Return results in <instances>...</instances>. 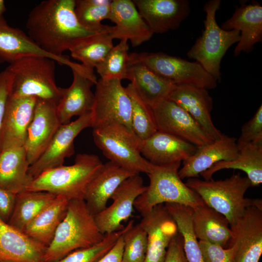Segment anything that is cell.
<instances>
[{"label": "cell", "mask_w": 262, "mask_h": 262, "mask_svg": "<svg viewBox=\"0 0 262 262\" xmlns=\"http://www.w3.org/2000/svg\"><path fill=\"white\" fill-rule=\"evenodd\" d=\"M75 5V0L40 2L29 14L26 24L28 35L45 51L62 56L78 41L98 33L79 22Z\"/></svg>", "instance_id": "6da1fadb"}, {"label": "cell", "mask_w": 262, "mask_h": 262, "mask_svg": "<svg viewBox=\"0 0 262 262\" xmlns=\"http://www.w3.org/2000/svg\"><path fill=\"white\" fill-rule=\"evenodd\" d=\"M103 237L84 200H69L66 214L46 248L44 262H55L75 250L97 244Z\"/></svg>", "instance_id": "7a4b0ae2"}, {"label": "cell", "mask_w": 262, "mask_h": 262, "mask_svg": "<svg viewBox=\"0 0 262 262\" xmlns=\"http://www.w3.org/2000/svg\"><path fill=\"white\" fill-rule=\"evenodd\" d=\"M103 164L93 154H78L74 164L49 169L33 179L27 191H44L68 200L83 199L87 187Z\"/></svg>", "instance_id": "3957f363"}, {"label": "cell", "mask_w": 262, "mask_h": 262, "mask_svg": "<svg viewBox=\"0 0 262 262\" xmlns=\"http://www.w3.org/2000/svg\"><path fill=\"white\" fill-rule=\"evenodd\" d=\"M185 184L206 205L225 216L230 227L242 216L248 207L252 206L253 199L245 197L251 186V182L246 176H242L239 173L223 180L189 178Z\"/></svg>", "instance_id": "277c9868"}, {"label": "cell", "mask_w": 262, "mask_h": 262, "mask_svg": "<svg viewBox=\"0 0 262 262\" xmlns=\"http://www.w3.org/2000/svg\"><path fill=\"white\" fill-rule=\"evenodd\" d=\"M55 61L40 56L19 60L6 67L12 76L10 96L35 97L56 105L63 94L55 80Z\"/></svg>", "instance_id": "5b68a950"}, {"label": "cell", "mask_w": 262, "mask_h": 262, "mask_svg": "<svg viewBox=\"0 0 262 262\" xmlns=\"http://www.w3.org/2000/svg\"><path fill=\"white\" fill-rule=\"evenodd\" d=\"M220 0H210L205 4L206 13L204 29L187 52L188 58L198 63L217 82L221 80L222 59L228 49L240 40V32L226 31L216 20V13L221 5Z\"/></svg>", "instance_id": "8992f818"}, {"label": "cell", "mask_w": 262, "mask_h": 262, "mask_svg": "<svg viewBox=\"0 0 262 262\" xmlns=\"http://www.w3.org/2000/svg\"><path fill=\"white\" fill-rule=\"evenodd\" d=\"M180 164L154 165L152 171L147 174L149 184L134 203V207L142 216L159 204L173 203L193 209L204 203L180 177L178 172Z\"/></svg>", "instance_id": "52a82bcc"}, {"label": "cell", "mask_w": 262, "mask_h": 262, "mask_svg": "<svg viewBox=\"0 0 262 262\" xmlns=\"http://www.w3.org/2000/svg\"><path fill=\"white\" fill-rule=\"evenodd\" d=\"M93 140L103 154L118 165L139 174L150 173L154 165L141 153L142 141L125 126L111 122L93 128Z\"/></svg>", "instance_id": "ba28073f"}, {"label": "cell", "mask_w": 262, "mask_h": 262, "mask_svg": "<svg viewBox=\"0 0 262 262\" xmlns=\"http://www.w3.org/2000/svg\"><path fill=\"white\" fill-rule=\"evenodd\" d=\"M130 62L140 63L176 85L186 84L213 89L218 82L198 63L163 52L129 54Z\"/></svg>", "instance_id": "9c48e42d"}, {"label": "cell", "mask_w": 262, "mask_h": 262, "mask_svg": "<svg viewBox=\"0 0 262 262\" xmlns=\"http://www.w3.org/2000/svg\"><path fill=\"white\" fill-rule=\"evenodd\" d=\"M91 110L92 128L115 122L131 131V104L125 87L118 79L98 80Z\"/></svg>", "instance_id": "30bf717a"}, {"label": "cell", "mask_w": 262, "mask_h": 262, "mask_svg": "<svg viewBox=\"0 0 262 262\" xmlns=\"http://www.w3.org/2000/svg\"><path fill=\"white\" fill-rule=\"evenodd\" d=\"M146 189L139 174L125 180L111 196L112 203L94 215L100 232L104 235L123 229L122 223L131 215L135 201Z\"/></svg>", "instance_id": "8fae6325"}, {"label": "cell", "mask_w": 262, "mask_h": 262, "mask_svg": "<svg viewBox=\"0 0 262 262\" xmlns=\"http://www.w3.org/2000/svg\"><path fill=\"white\" fill-rule=\"evenodd\" d=\"M88 127H92L91 111L79 116L74 121L62 124L45 152L29 166V174L34 179L46 170L64 165L65 159L74 153L75 138Z\"/></svg>", "instance_id": "7c38bea8"}, {"label": "cell", "mask_w": 262, "mask_h": 262, "mask_svg": "<svg viewBox=\"0 0 262 262\" xmlns=\"http://www.w3.org/2000/svg\"><path fill=\"white\" fill-rule=\"evenodd\" d=\"M158 131L201 147L213 142L191 116L168 99L152 109Z\"/></svg>", "instance_id": "4fadbf2b"}, {"label": "cell", "mask_w": 262, "mask_h": 262, "mask_svg": "<svg viewBox=\"0 0 262 262\" xmlns=\"http://www.w3.org/2000/svg\"><path fill=\"white\" fill-rule=\"evenodd\" d=\"M44 57L53 60L59 65L74 68L77 63L66 55L56 56L43 50L20 29L11 27L4 16L0 18V63L12 64L28 57Z\"/></svg>", "instance_id": "5bb4252c"}, {"label": "cell", "mask_w": 262, "mask_h": 262, "mask_svg": "<svg viewBox=\"0 0 262 262\" xmlns=\"http://www.w3.org/2000/svg\"><path fill=\"white\" fill-rule=\"evenodd\" d=\"M56 106L53 103L37 99L24 146L30 165L45 152L62 125Z\"/></svg>", "instance_id": "9a60e30c"}, {"label": "cell", "mask_w": 262, "mask_h": 262, "mask_svg": "<svg viewBox=\"0 0 262 262\" xmlns=\"http://www.w3.org/2000/svg\"><path fill=\"white\" fill-rule=\"evenodd\" d=\"M147 234L144 262H164L167 248L178 233L177 224L164 204L155 206L139 223Z\"/></svg>", "instance_id": "2e32d148"}, {"label": "cell", "mask_w": 262, "mask_h": 262, "mask_svg": "<svg viewBox=\"0 0 262 262\" xmlns=\"http://www.w3.org/2000/svg\"><path fill=\"white\" fill-rule=\"evenodd\" d=\"M139 14L154 33L178 29L191 12L187 0H133Z\"/></svg>", "instance_id": "e0dca14e"}, {"label": "cell", "mask_w": 262, "mask_h": 262, "mask_svg": "<svg viewBox=\"0 0 262 262\" xmlns=\"http://www.w3.org/2000/svg\"><path fill=\"white\" fill-rule=\"evenodd\" d=\"M37 99L35 97L9 96L0 137V152L24 147Z\"/></svg>", "instance_id": "ac0fdd59"}, {"label": "cell", "mask_w": 262, "mask_h": 262, "mask_svg": "<svg viewBox=\"0 0 262 262\" xmlns=\"http://www.w3.org/2000/svg\"><path fill=\"white\" fill-rule=\"evenodd\" d=\"M230 229L229 246H237L236 262H259L262 254V210L248 207Z\"/></svg>", "instance_id": "d6986e66"}, {"label": "cell", "mask_w": 262, "mask_h": 262, "mask_svg": "<svg viewBox=\"0 0 262 262\" xmlns=\"http://www.w3.org/2000/svg\"><path fill=\"white\" fill-rule=\"evenodd\" d=\"M73 80L71 85L63 88L62 97L57 105L56 111L62 124L70 122L74 116H81L91 111L94 94L91 87L98 80L94 73L71 69Z\"/></svg>", "instance_id": "ffe728a7"}, {"label": "cell", "mask_w": 262, "mask_h": 262, "mask_svg": "<svg viewBox=\"0 0 262 262\" xmlns=\"http://www.w3.org/2000/svg\"><path fill=\"white\" fill-rule=\"evenodd\" d=\"M169 99L185 110L213 141L222 136L223 133L212 120L213 102L208 90L190 85H176Z\"/></svg>", "instance_id": "44dd1931"}, {"label": "cell", "mask_w": 262, "mask_h": 262, "mask_svg": "<svg viewBox=\"0 0 262 262\" xmlns=\"http://www.w3.org/2000/svg\"><path fill=\"white\" fill-rule=\"evenodd\" d=\"M109 19L115 25L111 32L113 39L130 40L133 47L148 41L153 34L133 0H112Z\"/></svg>", "instance_id": "7402d4cb"}, {"label": "cell", "mask_w": 262, "mask_h": 262, "mask_svg": "<svg viewBox=\"0 0 262 262\" xmlns=\"http://www.w3.org/2000/svg\"><path fill=\"white\" fill-rule=\"evenodd\" d=\"M220 27L226 31L240 32V40L233 52L235 57L242 52L250 53L255 44L262 41V6L254 0L236 6L232 16Z\"/></svg>", "instance_id": "603a6c76"}, {"label": "cell", "mask_w": 262, "mask_h": 262, "mask_svg": "<svg viewBox=\"0 0 262 262\" xmlns=\"http://www.w3.org/2000/svg\"><path fill=\"white\" fill-rule=\"evenodd\" d=\"M236 138L223 134L218 139L197 147L196 151L182 162L179 170L181 180L198 178L201 173L222 161H231L237 156Z\"/></svg>", "instance_id": "cb8c5ba5"}, {"label": "cell", "mask_w": 262, "mask_h": 262, "mask_svg": "<svg viewBox=\"0 0 262 262\" xmlns=\"http://www.w3.org/2000/svg\"><path fill=\"white\" fill-rule=\"evenodd\" d=\"M197 148L195 145L176 136L157 131L142 141L141 153L152 164L163 166L183 162Z\"/></svg>", "instance_id": "d4e9b609"}, {"label": "cell", "mask_w": 262, "mask_h": 262, "mask_svg": "<svg viewBox=\"0 0 262 262\" xmlns=\"http://www.w3.org/2000/svg\"><path fill=\"white\" fill-rule=\"evenodd\" d=\"M109 161L103 164L86 190L83 200L94 216L105 209L118 186L127 179L137 174Z\"/></svg>", "instance_id": "484cf974"}, {"label": "cell", "mask_w": 262, "mask_h": 262, "mask_svg": "<svg viewBox=\"0 0 262 262\" xmlns=\"http://www.w3.org/2000/svg\"><path fill=\"white\" fill-rule=\"evenodd\" d=\"M46 248L0 218V262H44Z\"/></svg>", "instance_id": "4316f807"}, {"label": "cell", "mask_w": 262, "mask_h": 262, "mask_svg": "<svg viewBox=\"0 0 262 262\" xmlns=\"http://www.w3.org/2000/svg\"><path fill=\"white\" fill-rule=\"evenodd\" d=\"M127 79L131 82L141 99L152 109L169 99L176 86L137 62H129Z\"/></svg>", "instance_id": "83f0119b"}, {"label": "cell", "mask_w": 262, "mask_h": 262, "mask_svg": "<svg viewBox=\"0 0 262 262\" xmlns=\"http://www.w3.org/2000/svg\"><path fill=\"white\" fill-rule=\"evenodd\" d=\"M30 164L24 147L0 152V188L17 194L26 191L33 178L29 174Z\"/></svg>", "instance_id": "f1b7e54d"}, {"label": "cell", "mask_w": 262, "mask_h": 262, "mask_svg": "<svg viewBox=\"0 0 262 262\" xmlns=\"http://www.w3.org/2000/svg\"><path fill=\"white\" fill-rule=\"evenodd\" d=\"M192 220L197 239L225 248L229 246L232 232L228 219L223 214L203 203L192 209Z\"/></svg>", "instance_id": "f546056e"}, {"label": "cell", "mask_w": 262, "mask_h": 262, "mask_svg": "<svg viewBox=\"0 0 262 262\" xmlns=\"http://www.w3.org/2000/svg\"><path fill=\"white\" fill-rule=\"evenodd\" d=\"M64 196H57L26 227L23 232L28 237L48 247L65 218L69 202Z\"/></svg>", "instance_id": "4dcf8cb0"}, {"label": "cell", "mask_w": 262, "mask_h": 262, "mask_svg": "<svg viewBox=\"0 0 262 262\" xmlns=\"http://www.w3.org/2000/svg\"><path fill=\"white\" fill-rule=\"evenodd\" d=\"M225 169H239L246 174L251 186L262 183V144H249L239 150L235 159L214 164L200 175L204 180L212 179L217 171Z\"/></svg>", "instance_id": "1f68e13d"}, {"label": "cell", "mask_w": 262, "mask_h": 262, "mask_svg": "<svg viewBox=\"0 0 262 262\" xmlns=\"http://www.w3.org/2000/svg\"><path fill=\"white\" fill-rule=\"evenodd\" d=\"M112 26L81 39L68 50L74 59L90 71L101 62L114 46L111 32Z\"/></svg>", "instance_id": "d6a6232c"}, {"label": "cell", "mask_w": 262, "mask_h": 262, "mask_svg": "<svg viewBox=\"0 0 262 262\" xmlns=\"http://www.w3.org/2000/svg\"><path fill=\"white\" fill-rule=\"evenodd\" d=\"M57 196L44 191H24L16 195L13 209L8 223L23 232L28 225Z\"/></svg>", "instance_id": "836d02e7"}, {"label": "cell", "mask_w": 262, "mask_h": 262, "mask_svg": "<svg viewBox=\"0 0 262 262\" xmlns=\"http://www.w3.org/2000/svg\"><path fill=\"white\" fill-rule=\"evenodd\" d=\"M164 205L175 220L182 236L184 253L188 262H204L198 240L193 227L191 207L177 203Z\"/></svg>", "instance_id": "e575fe53"}, {"label": "cell", "mask_w": 262, "mask_h": 262, "mask_svg": "<svg viewBox=\"0 0 262 262\" xmlns=\"http://www.w3.org/2000/svg\"><path fill=\"white\" fill-rule=\"evenodd\" d=\"M112 0H76L75 12L79 22L85 28L95 32L107 29L110 26L101 23L108 19L111 11Z\"/></svg>", "instance_id": "d590c367"}, {"label": "cell", "mask_w": 262, "mask_h": 262, "mask_svg": "<svg viewBox=\"0 0 262 262\" xmlns=\"http://www.w3.org/2000/svg\"><path fill=\"white\" fill-rule=\"evenodd\" d=\"M125 89L131 101L132 130L140 140H146L157 131L152 109L141 99L131 83Z\"/></svg>", "instance_id": "8d00e7d4"}, {"label": "cell", "mask_w": 262, "mask_h": 262, "mask_svg": "<svg viewBox=\"0 0 262 262\" xmlns=\"http://www.w3.org/2000/svg\"><path fill=\"white\" fill-rule=\"evenodd\" d=\"M128 40L120 42L109 51L96 66L97 73L103 79H127L129 66Z\"/></svg>", "instance_id": "74e56055"}, {"label": "cell", "mask_w": 262, "mask_h": 262, "mask_svg": "<svg viewBox=\"0 0 262 262\" xmlns=\"http://www.w3.org/2000/svg\"><path fill=\"white\" fill-rule=\"evenodd\" d=\"M133 223L130 221L123 229L104 235L103 239L90 247L75 250L55 262H96L115 245L121 235Z\"/></svg>", "instance_id": "f35d334b"}, {"label": "cell", "mask_w": 262, "mask_h": 262, "mask_svg": "<svg viewBox=\"0 0 262 262\" xmlns=\"http://www.w3.org/2000/svg\"><path fill=\"white\" fill-rule=\"evenodd\" d=\"M122 236V262H144L147 249V236L143 228L139 224H132Z\"/></svg>", "instance_id": "ab89813d"}, {"label": "cell", "mask_w": 262, "mask_h": 262, "mask_svg": "<svg viewBox=\"0 0 262 262\" xmlns=\"http://www.w3.org/2000/svg\"><path fill=\"white\" fill-rule=\"evenodd\" d=\"M238 150L249 144H262V105L241 128V133L236 140Z\"/></svg>", "instance_id": "60d3db41"}, {"label": "cell", "mask_w": 262, "mask_h": 262, "mask_svg": "<svg viewBox=\"0 0 262 262\" xmlns=\"http://www.w3.org/2000/svg\"><path fill=\"white\" fill-rule=\"evenodd\" d=\"M198 243L204 262H236L235 244L225 248L205 241L198 240Z\"/></svg>", "instance_id": "b9f144b4"}, {"label": "cell", "mask_w": 262, "mask_h": 262, "mask_svg": "<svg viewBox=\"0 0 262 262\" xmlns=\"http://www.w3.org/2000/svg\"><path fill=\"white\" fill-rule=\"evenodd\" d=\"M12 76L6 68L0 72V137L6 106L10 94Z\"/></svg>", "instance_id": "7bdbcfd3"}, {"label": "cell", "mask_w": 262, "mask_h": 262, "mask_svg": "<svg viewBox=\"0 0 262 262\" xmlns=\"http://www.w3.org/2000/svg\"><path fill=\"white\" fill-rule=\"evenodd\" d=\"M164 262H188L183 249L182 237L179 232L171 241Z\"/></svg>", "instance_id": "ee69618b"}, {"label": "cell", "mask_w": 262, "mask_h": 262, "mask_svg": "<svg viewBox=\"0 0 262 262\" xmlns=\"http://www.w3.org/2000/svg\"><path fill=\"white\" fill-rule=\"evenodd\" d=\"M16 195L0 188V218L6 222L11 215Z\"/></svg>", "instance_id": "f6af8a7d"}, {"label": "cell", "mask_w": 262, "mask_h": 262, "mask_svg": "<svg viewBox=\"0 0 262 262\" xmlns=\"http://www.w3.org/2000/svg\"><path fill=\"white\" fill-rule=\"evenodd\" d=\"M123 248L124 241L122 235L112 247L96 262H122Z\"/></svg>", "instance_id": "bcb514c9"}, {"label": "cell", "mask_w": 262, "mask_h": 262, "mask_svg": "<svg viewBox=\"0 0 262 262\" xmlns=\"http://www.w3.org/2000/svg\"><path fill=\"white\" fill-rule=\"evenodd\" d=\"M6 11L4 1L0 0V18L3 16V13Z\"/></svg>", "instance_id": "7dc6e473"}, {"label": "cell", "mask_w": 262, "mask_h": 262, "mask_svg": "<svg viewBox=\"0 0 262 262\" xmlns=\"http://www.w3.org/2000/svg\"><path fill=\"white\" fill-rule=\"evenodd\" d=\"M11 262L2 261V262Z\"/></svg>", "instance_id": "c3c4849f"}]
</instances>
